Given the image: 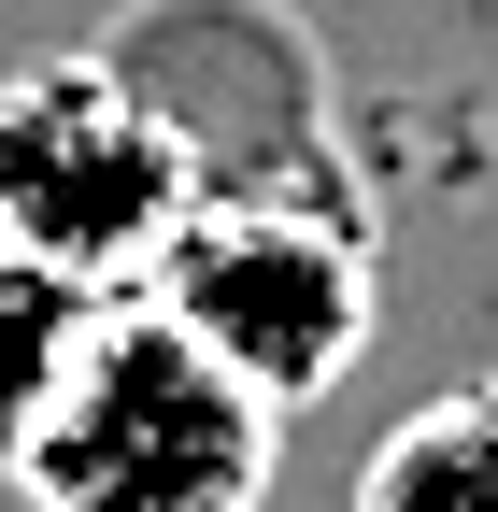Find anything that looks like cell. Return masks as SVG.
I'll return each mask as SVG.
<instances>
[{"label":"cell","instance_id":"obj_1","mask_svg":"<svg viewBox=\"0 0 498 512\" xmlns=\"http://www.w3.org/2000/svg\"><path fill=\"white\" fill-rule=\"evenodd\" d=\"M271 470H285V413L228 356H200L157 299L100 313L72 399L15 456L29 512H257Z\"/></svg>","mask_w":498,"mask_h":512},{"label":"cell","instance_id":"obj_3","mask_svg":"<svg viewBox=\"0 0 498 512\" xmlns=\"http://www.w3.org/2000/svg\"><path fill=\"white\" fill-rule=\"evenodd\" d=\"M185 200H200V157L114 43H57L29 72H0V242L15 256L100 299H143Z\"/></svg>","mask_w":498,"mask_h":512},{"label":"cell","instance_id":"obj_4","mask_svg":"<svg viewBox=\"0 0 498 512\" xmlns=\"http://www.w3.org/2000/svg\"><path fill=\"white\" fill-rule=\"evenodd\" d=\"M114 57L157 86V114L200 157V200L228 185H299V200H356V171L328 143V57L285 0H143Z\"/></svg>","mask_w":498,"mask_h":512},{"label":"cell","instance_id":"obj_6","mask_svg":"<svg viewBox=\"0 0 498 512\" xmlns=\"http://www.w3.org/2000/svg\"><path fill=\"white\" fill-rule=\"evenodd\" d=\"M356 512H498V384L413 399L356 470Z\"/></svg>","mask_w":498,"mask_h":512},{"label":"cell","instance_id":"obj_5","mask_svg":"<svg viewBox=\"0 0 498 512\" xmlns=\"http://www.w3.org/2000/svg\"><path fill=\"white\" fill-rule=\"evenodd\" d=\"M100 285H72V271H43V256H15L0 242V470L43 441V413L72 399V370H86V342H100Z\"/></svg>","mask_w":498,"mask_h":512},{"label":"cell","instance_id":"obj_2","mask_svg":"<svg viewBox=\"0 0 498 512\" xmlns=\"http://www.w3.org/2000/svg\"><path fill=\"white\" fill-rule=\"evenodd\" d=\"M143 299L299 427L370 342H385V242H370V200L228 185V200H185V228L143 271Z\"/></svg>","mask_w":498,"mask_h":512},{"label":"cell","instance_id":"obj_7","mask_svg":"<svg viewBox=\"0 0 498 512\" xmlns=\"http://www.w3.org/2000/svg\"><path fill=\"white\" fill-rule=\"evenodd\" d=\"M484 384H498V356H484Z\"/></svg>","mask_w":498,"mask_h":512}]
</instances>
